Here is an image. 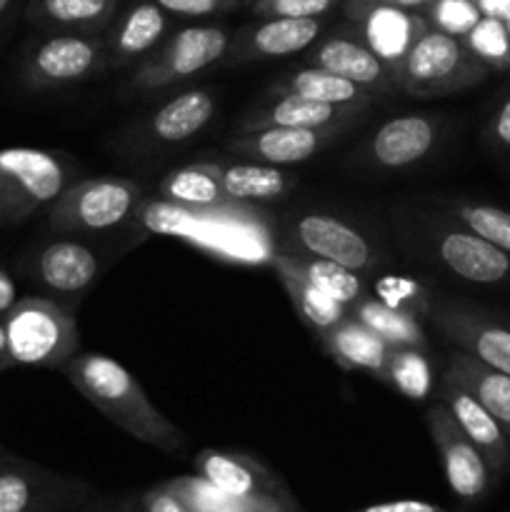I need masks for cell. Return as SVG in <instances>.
I'll use <instances>...</instances> for the list:
<instances>
[{
	"mask_svg": "<svg viewBox=\"0 0 510 512\" xmlns=\"http://www.w3.org/2000/svg\"><path fill=\"white\" fill-rule=\"evenodd\" d=\"M60 373L95 410L130 438L163 453L183 450V430L150 403L138 378L118 360L103 353H75Z\"/></svg>",
	"mask_w": 510,
	"mask_h": 512,
	"instance_id": "obj_1",
	"label": "cell"
},
{
	"mask_svg": "<svg viewBox=\"0 0 510 512\" xmlns=\"http://www.w3.org/2000/svg\"><path fill=\"white\" fill-rule=\"evenodd\" d=\"M488 75L490 70L470 53L463 38L428 28L405 55L395 85L408 98L430 100L463 93Z\"/></svg>",
	"mask_w": 510,
	"mask_h": 512,
	"instance_id": "obj_2",
	"label": "cell"
},
{
	"mask_svg": "<svg viewBox=\"0 0 510 512\" xmlns=\"http://www.w3.org/2000/svg\"><path fill=\"white\" fill-rule=\"evenodd\" d=\"M3 325L15 365L63 370L78 353L80 340L73 310L53 298H20L3 315Z\"/></svg>",
	"mask_w": 510,
	"mask_h": 512,
	"instance_id": "obj_3",
	"label": "cell"
},
{
	"mask_svg": "<svg viewBox=\"0 0 510 512\" xmlns=\"http://www.w3.org/2000/svg\"><path fill=\"white\" fill-rule=\"evenodd\" d=\"M70 183L73 168L60 153L28 145L0 148V228L48 210Z\"/></svg>",
	"mask_w": 510,
	"mask_h": 512,
	"instance_id": "obj_4",
	"label": "cell"
},
{
	"mask_svg": "<svg viewBox=\"0 0 510 512\" xmlns=\"http://www.w3.org/2000/svg\"><path fill=\"white\" fill-rule=\"evenodd\" d=\"M108 73L103 33L53 30L33 40L20 58V83L30 93L73 88Z\"/></svg>",
	"mask_w": 510,
	"mask_h": 512,
	"instance_id": "obj_5",
	"label": "cell"
},
{
	"mask_svg": "<svg viewBox=\"0 0 510 512\" xmlns=\"http://www.w3.org/2000/svg\"><path fill=\"white\" fill-rule=\"evenodd\" d=\"M145 188L120 175L73 180L50 205L48 225L55 233H105L123 225L143 200Z\"/></svg>",
	"mask_w": 510,
	"mask_h": 512,
	"instance_id": "obj_6",
	"label": "cell"
},
{
	"mask_svg": "<svg viewBox=\"0 0 510 512\" xmlns=\"http://www.w3.org/2000/svg\"><path fill=\"white\" fill-rule=\"evenodd\" d=\"M230 33L223 25H190L170 35L135 68L128 88L133 93H155L223 63L230 48Z\"/></svg>",
	"mask_w": 510,
	"mask_h": 512,
	"instance_id": "obj_7",
	"label": "cell"
},
{
	"mask_svg": "<svg viewBox=\"0 0 510 512\" xmlns=\"http://www.w3.org/2000/svg\"><path fill=\"white\" fill-rule=\"evenodd\" d=\"M98 498L95 485L8 453L0 463V512H70Z\"/></svg>",
	"mask_w": 510,
	"mask_h": 512,
	"instance_id": "obj_8",
	"label": "cell"
},
{
	"mask_svg": "<svg viewBox=\"0 0 510 512\" xmlns=\"http://www.w3.org/2000/svg\"><path fill=\"white\" fill-rule=\"evenodd\" d=\"M280 250L303 258L330 260L363 275L378 268L373 243L358 228L328 213H300L285 220Z\"/></svg>",
	"mask_w": 510,
	"mask_h": 512,
	"instance_id": "obj_9",
	"label": "cell"
},
{
	"mask_svg": "<svg viewBox=\"0 0 510 512\" xmlns=\"http://www.w3.org/2000/svg\"><path fill=\"white\" fill-rule=\"evenodd\" d=\"M428 325L448 343L465 350L480 363L510 375V323L500 320L480 305L453 298H435L430 305Z\"/></svg>",
	"mask_w": 510,
	"mask_h": 512,
	"instance_id": "obj_10",
	"label": "cell"
},
{
	"mask_svg": "<svg viewBox=\"0 0 510 512\" xmlns=\"http://www.w3.org/2000/svg\"><path fill=\"white\" fill-rule=\"evenodd\" d=\"M425 423H428V433L438 448L445 480L455 498L465 505H475L488 498L493 480L498 478L493 475L483 453L473 445V440L455 423L443 400H435L430 405L425 413Z\"/></svg>",
	"mask_w": 510,
	"mask_h": 512,
	"instance_id": "obj_11",
	"label": "cell"
},
{
	"mask_svg": "<svg viewBox=\"0 0 510 512\" xmlns=\"http://www.w3.org/2000/svg\"><path fill=\"white\" fill-rule=\"evenodd\" d=\"M195 470L230 498L258 503L270 512L295 510V503L288 495L283 480L250 455L205 448L195 455Z\"/></svg>",
	"mask_w": 510,
	"mask_h": 512,
	"instance_id": "obj_12",
	"label": "cell"
},
{
	"mask_svg": "<svg viewBox=\"0 0 510 512\" xmlns=\"http://www.w3.org/2000/svg\"><path fill=\"white\" fill-rule=\"evenodd\" d=\"M343 13L365 45L395 75L415 40L430 28L420 10L400 8L388 0H343Z\"/></svg>",
	"mask_w": 510,
	"mask_h": 512,
	"instance_id": "obj_13",
	"label": "cell"
},
{
	"mask_svg": "<svg viewBox=\"0 0 510 512\" xmlns=\"http://www.w3.org/2000/svg\"><path fill=\"white\" fill-rule=\"evenodd\" d=\"M430 250L453 278L485 288L510 285V255L475 235L473 230L455 223L453 218L435 225L430 233Z\"/></svg>",
	"mask_w": 510,
	"mask_h": 512,
	"instance_id": "obj_14",
	"label": "cell"
},
{
	"mask_svg": "<svg viewBox=\"0 0 510 512\" xmlns=\"http://www.w3.org/2000/svg\"><path fill=\"white\" fill-rule=\"evenodd\" d=\"M443 135V120L430 113L390 118L363 145V160L380 170H405L423 163Z\"/></svg>",
	"mask_w": 510,
	"mask_h": 512,
	"instance_id": "obj_15",
	"label": "cell"
},
{
	"mask_svg": "<svg viewBox=\"0 0 510 512\" xmlns=\"http://www.w3.org/2000/svg\"><path fill=\"white\" fill-rule=\"evenodd\" d=\"M323 35V18H258L230 38L225 65L255 63L295 55Z\"/></svg>",
	"mask_w": 510,
	"mask_h": 512,
	"instance_id": "obj_16",
	"label": "cell"
},
{
	"mask_svg": "<svg viewBox=\"0 0 510 512\" xmlns=\"http://www.w3.org/2000/svg\"><path fill=\"white\" fill-rule=\"evenodd\" d=\"M308 65H318L330 73L343 75L345 80H353L360 88L375 95H388L398 90L393 70L365 45L353 25H345V28L315 40V48L308 55Z\"/></svg>",
	"mask_w": 510,
	"mask_h": 512,
	"instance_id": "obj_17",
	"label": "cell"
},
{
	"mask_svg": "<svg viewBox=\"0 0 510 512\" xmlns=\"http://www.w3.org/2000/svg\"><path fill=\"white\" fill-rule=\"evenodd\" d=\"M23 273L53 295H80L98 280L100 260L80 240H50L25 255Z\"/></svg>",
	"mask_w": 510,
	"mask_h": 512,
	"instance_id": "obj_18",
	"label": "cell"
},
{
	"mask_svg": "<svg viewBox=\"0 0 510 512\" xmlns=\"http://www.w3.org/2000/svg\"><path fill=\"white\" fill-rule=\"evenodd\" d=\"M345 133V125L333 128H263L248 130V133H235L228 140L230 153L250 160V163L265 165H295L305 163L320 150L328 148L333 140Z\"/></svg>",
	"mask_w": 510,
	"mask_h": 512,
	"instance_id": "obj_19",
	"label": "cell"
},
{
	"mask_svg": "<svg viewBox=\"0 0 510 512\" xmlns=\"http://www.w3.org/2000/svg\"><path fill=\"white\" fill-rule=\"evenodd\" d=\"M168 33V10L155 0H138L118 20L110 23L105 38L108 70L125 68L143 60L163 43Z\"/></svg>",
	"mask_w": 510,
	"mask_h": 512,
	"instance_id": "obj_20",
	"label": "cell"
},
{
	"mask_svg": "<svg viewBox=\"0 0 510 512\" xmlns=\"http://www.w3.org/2000/svg\"><path fill=\"white\" fill-rule=\"evenodd\" d=\"M438 395V400H443L445 408L455 418V423L460 425V430L473 440L475 448L488 460L495 478H503L510 470V438L503 425L468 390H463L458 383H453L450 378H443V375H440Z\"/></svg>",
	"mask_w": 510,
	"mask_h": 512,
	"instance_id": "obj_21",
	"label": "cell"
},
{
	"mask_svg": "<svg viewBox=\"0 0 510 512\" xmlns=\"http://www.w3.org/2000/svg\"><path fill=\"white\" fill-rule=\"evenodd\" d=\"M368 108L360 105H328L318 100L298 98V95H278L260 108L250 110L240 120L235 133L263 128H333V125H353Z\"/></svg>",
	"mask_w": 510,
	"mask_h": 512,
	"instance_id": "obj_22",
	"label": "cell"
},
{
	"mask_svg": "<svg viewBox=\"0 0 510 512\" xmlns=\"http://www.w3.org/2000/svg\"><path fill=\"white\" fill-rule=\"evenodd\" d=\"M215 115V95L208 88H193L160 105L143 125V143L155 148L193 140Z\"/></svg>",
	"mask_w": 510,
	"mask_h": 512,
	"instance_id": "obj_23",
	"label": "cell"
},
{
	"mask_svg": "<svg viewBox=\"0 0 510 512\" xmlns=\"http://www.w3.org/2000/svg\"><path fill=\"white\" fill-rule=\"evenodd\" d=\"M325 353L343 370H363L375 380H383L385 365L390 358V345L380 335H375L368 325L348 315L335 328L318 335Z\"/></svg>",
	"mask_w": 510,
	"mask_h": 512,
	"instance_id": "obj_24",
	"label": "cell"
},
{
	"mask_svg": "<svg viewBox=\"0 0 510 512\" xmlns=\"http://www.w3.org/2000/svg\"><path fill=\"white\" fill-rule=\"evenodd\" d=\"M443 378H450L468 390L495 420L510 433V375L480 363L465 350L455 348L443 365Z\"/></svg>",
	"mask_w": 510,
	"mask_h": 512,
	"instance_id": "obj_25",
	"label": "cell"
},
{
	"mask_svg": "<svg viewBox=\"0 0 510 512\" xmlns=\"http://www.w3.org/2000/svg\"><path fill=\"white\" fill-rule=\"evenodd\" d=\"M118 5L120 0H28L25 20L45 33H103L113 23Z\"/></svg>",
	"mask_w": 510,
	"mask_h": 512,
	"instance_id": "obj_26",
	"label": "cell"
},
{
	"mask_svg": "<svg viewBox=\"0 0 510 512\" xmlns=\"http://www.w3.org/2000/svg\"><path fill=\"white\" fill-rule=\"evenodd\" d=\"M270 265H273L280 285H283L285 293H288L295 313L300 315V320H303L313 333L318 335L325 333V330L335 328L340 320H345L350 315L348 308L335 303V300L328 298L323 290L315 288L305 275L298 273L290 253H285V250H275V255L270 258Z\"/></svg>",
	"mask_w": 510,
	"mask_h": 512,
	"instance_id": "obj_27",
	"label": "cell"
},
{
	"mask_svg": "<svg viewBox=\"0 0 510 512\" xmlns=\"http://www.w3.org/2000/svg\"><path fill=\"white\" fill-rule=\"evenodd\" d=\"M270 93L275 98L278 95H298V98L318 100V103L360 105V108H370L378 98L353 80H345L343 75H335L330 70L318 68V65H305V68H298L285 78L275 80L270 85Z\"/></svg>",
	"mask_w": 510,
	"mask_h": 512,
	"instance_id": "obj_28",
	"label": "cell"
},
{
	"mask_svg": "<svg viewBox=\"0 0 510 512\" xmlns=\"http://www.w3.org/2000/svg\"><path fill=\"white\" fill-rule=\"evenodd\" d=\"M225 195L238 203H270L288 195L293 178L278 165L265 163H213Z\"/></svg>",
	"mask_w": 510,
	"mask_h": 512,
	"instance_id": "obj_29",
	"label": "cell"
},
{
	"mask_svg": "<svg viewBox=\"0 0 510 512\" xmlns=\"http://www.w3.org/2000/svg\"><path fill=\"white\" fill-rule=\"evenodd\" d=\"M160 198L183 208H228L233 200L225 195L213 163H190L170 170L158 185Z\"/></svg>",
	"mask_w": 510,
	"mask_h": 512,
	"instance_id": "obj_30",
	"label": "cell"
},
{
	"mask_svg": "<svg viewBox=\"0 0 510 512\" xmlns=\"http://www.w3.org/2000/svg\"><path fill=\"white\" fill-rule=\"evenodd\" d=\"M355 320L368 325L375 335L385 340L390 348H423L428 350V335L420 320L400 313V310L388 308L373 295H365L360 303L348 310Z\"/></svg>",
	"mask_w": 510,
	"mask_h": 512,
	"instance_id": "obj_31",
	"label": "cell"
},
{
	"mask_svg": "<svg viewBox=\"0 0 510 512\" xmlns=\"http://www.w3.org/2000/svg\"><path fill=\"white\" fill-rule=\"evenodd\" d=\"M288 253V250H285ZM293 265L298 268L300 275L310 280L318 290H323L328 298H333L335 303H340L343 308H353L355 303L370 295L368 283H365V275L358 270H350L345 265L330 263V260L320 258H303V255H293Z\"/></svg>",
	"mask_w": 510,
	"mask_h": 512,
	"instance_id": "obj_32",
	"label": "cell"
},
{
	"mask_svg": "<svg viewBox=\"0 0 510 512\" xmlns=\"http://www.w3.org/2000/svg\"><path fill=\"white\" fill-rule=\"evenodd\" d=\"M380 383L390 385L408 400H425L433 393V365L428 350L393 348Z\"/></svg>",
	"mask_w": 510,
	"mask_h": 512,
	"instance_id": "obj_33",
	"label": "cell"
},
{
	"mask_svg": "<svg viewBox=\"0 0 510 512\" xmlns=\"http://www.w3.org/2000/svg\"><path fill=\"white\" fill-rule=\"evenodd\" d=\"M370 295L378 298L383 305H388V308L420 320V323L428 320L430 305H433V293L420 280L403 273L378 275L373 288H370Z\"/></svg>",
	"mask_w": 510,
	"mask_h": 512,
	"instance_id": "obj_34",
	"label": "cell"
},
{
	"mask_svg": "<svg viewBox=\"0 0 510 512\" xmlns=\"http://www.w3.org/2000/svg\"><path fill=\"white\" fill-rule=\"evenodd\" d=\"M450 218L510 255V210L475 200L450 203Z\"/></svg>",
	"mask_w": 510,
	"mask_h": 512,
	"instance_id": "obj_35",
	"label": "cell"
},
{
	"mask_svg": "<svg viewBox=\"0 0 510 512\" xmlns=\"http://www.w3.org/2000/svg\"><path fill=\"white\" fill-rule=\"evenodd\" d=\"M463 40L470 48V53L488 70H510L508 23L483 15Z\"/></svg>",
	"mask_w": 510,
	"mask_h": 512,
	"instance_id": "obj_36",
	"label": "cell"
},
{
	"mask_svg": "<svg viewBox=\"0 0 510 512\" xmlns=\"http://www.w3.org/2000/svg\"><path fill=\"white\" fill-rule=\"evenodd\" d=\"M420 13L425 15L430 28L443 30L455 38H465L475 28V23L483 18L475 0H433Z\"/></svg>",
	"mask_w": 510,
	"mask_h": 512,
	"instance_id": "obj_37",
	"label": "cell"
},
{
	"mask_svg": "<svg viewBox=\"0 0 510 512\" xmlns=\"http://www.w3.org/2000/svg\"><path fill=\"white\" fill-rule=\"evenodd\" d=\"M343 0H253L258 18H323Z\"/></svg>",
	"mask_w": 510,
	"mask_h": 512,
	"instance_id": "obj_38",
	"label": "cell"
},
{
	"mask_svg": "<svg viewBox=\"0 0 510 512\" xmlns=\"http://www.w3.org/2000/svg\"><path fill=\"white\" fill-rule=\"evenodd\" d=\"M140 512H190L168 483L155 485L140 495Z\"/></svg>",
	"mask_w": 510,
	"mask_h": 512,
	"instance_id": "obj_39",
	"label": "cell"
},
{
	"mask_svg": "<svg viewBox=\"0 0 510 512\" xmlns=\"http://www.w3.org/2000/svg\"><path fill=\"white\" fill-rule=\"evenodd\" d=\"M155 3L175 15H210L235 8L240 0H155Z\"/></svg>",
	"mask_w": 510,
	"mask_h": 512,
	"instance_id": "obj_40",
	"label": "cell"
},
{
	"mask_svg": "<svg viewBox=\"0 0 510 512\" xmlns=\"http://www.w3.org/2000/svg\"><path fill=\"white\" fill-rule=\"evenodd\" d=\"M485 135H488V140L495 145V148L510 153V95L498 105V108H495V113L490 115V123L488 128H485Z\"/></svg>",
	"mask_w": 510,
	"mask_h": 512,
	"instance_id": "obj_41",
	"label": "cell"
},
{
	"mask_svg": "<svg viewBox=\"0 0 510 512\" xmlns=\"http://www.w3.org/2000/svg\"><path fill=\"white\" fill-rule=\"evenodd\" d=\"M70 512H140V500L133 498H93Z\"/></svg>",
	"mask_w": 510,
	"mask_h": 512,
	"instance_id": "obj_42",
	"label": "cell"
},
{
	"mask_svg": "<svg viewBox=\"0 0 510 512\" xmlns=\"http://www.w3.org/2000/svg\"><path fill=\"white\" fill-rule=\"evenodd\" d=\"M353 512H450L435 503H425V500H390V503L368 505L363 510Z\"/></svg>",
	"mask_w": 510,
	"mask_h": 512,
	"instance_id": "obj_43",
	"label": "cell"
},
{
	"mask_svg": "<svg viewBox=\"0 0 510 512\" xmlns=\"http://www.w3.org/2000/svg\"><path fill=\"white\" fill-rule=\"evenodd\" d=\"M18 300L20 295H18V285H15L13 275H10L5 268H0V318H3V315L8 313Z\"/></svg>",
	"mask_w": 510,
	"mask_h": 512,
	"instance_id": "obj_44",
	"label": "cell"
},
{
	"mask_svg": "<svg viewBox=\"0 0 510 512\" xmlns=\"http://www.w3.org/2000/svg\"><path fill=\"white\" fill-rule=\"evenodd\" d=\"M475 3H478L480 13L488 18L510 23V0H475Z\"/></svg>",
	"mask_w": 510,
	"mask_h": 512,
	"instance_id": "obj_45",
	"label": "cell"
},
{
	"mask_svg": "<svg viewBox=\"0 0 510 512\" xmlns=\"http://www.w3.org/2000/svg\"><path fill=\"white\" fill-rule=\"evenodd\" d=\"M10 368H15V363H13V358H10L8 338H5V325H3V318H0V375Z\"/></svg>",
	"mask_w": 510,
	"mask_h": 512,
	"instance_id": "obj_46",
	"label": "cell"
},
{
	"mask_svg": "<svg viewBox=\"0 0 510 512\" xmlns=\"http://www.w3.org/2000/svg\"><path fill=\"white\" fill-rule=\"evenodd\" d=\"M15 3H18V0H0V38H3V33L8 30V25H10V20H13Z\"/></svg>",
	"mask_w": 510,
	"mask_h": 512,
	"instance_id": "obj_47",
	"label": "cell"
},
{
	"mask_svg": "<svg viewBox=\"0 0 510 512\" xmlns=\"http://www.w3.org/2000/svg\"><path fill=\"white\" fill-rule=\"evenodd\" d=\"M388 3L400 5V8H408V10H423L425 5H430L433 0H388Z\"/></svg>",
	"mask_w": 510,
	"mask_h": 512,
	"instance_id": "obj_48",
	"label": "cell"
},
{
	"mask_svg": "<svg viewBox=\"0 0 510 512\" xmlns=\"http://www.w3.org/2000/svg\"><path fill=\"white\" fill-rule=\"evenodd\" d=\"M5 455H8V450H5L3 445H0V463H3V458H5Z\"/></svg>",
	"mask_w": 510,
	"mask_h": 512,
	"instance_id": "obj_49",
	"label": "cell"
},
{
	"mask_svg": "<svg viewBox=\"0 0 510 512\" xmlns=\"http://www.w3.org/2000/svg\"><path fill=\"white\" fill-rule=\"evenodd\" d=\"M508 33H510V23H508Z\"/></svg>",
	"mask_w": 510,
	"mask_h": 512,
	"instance_id": "obj_50",
	"label": "cell"
},
{
	"mask_svg": "<svg viewBox=\"0 0 510 512\" xmlns=\"http://www.w3.org/2000/svg\"><path fill=\"white\" fill-rule=\"evenodd\" d=\"M508 438H510V433H508Z\"/></svg>",
	"mask_w": 510,
	"mask_h": 512,
	"instance_id": "obj_51",
	"label": "cell"
}]
</instances>
